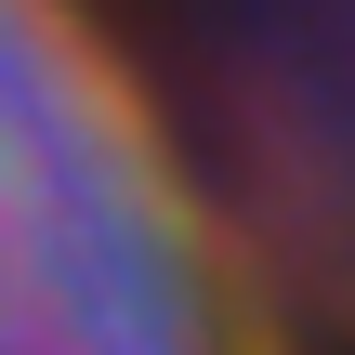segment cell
<instances>
[{"instance_id":"1","label":"cell","mask_w":355,"mask_h":355,"mask_svg":"<svg viewBox=\"0 0 355 355\" xmlns=\"http://www.w3.org/2000/svg\"><path fill=\"white\" fill-rule=\"evenodd\" d=\"M0 355H303L250 224L92 0H0Z\"/></svg>"}]
</instances>
